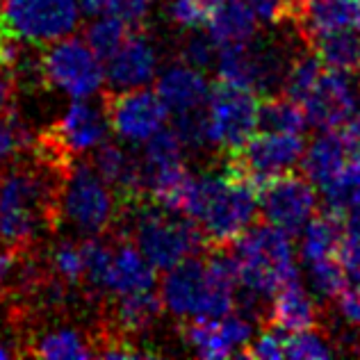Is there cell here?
<instances>
[{
    "instance_id": "1",
    "label": "cell",
    "mask_w": 360,
    "mask_h": 360,
    "mask_svg": "<svg viewBox=\"0 0 360 360\" xmlns=\"http://www.w3.org/2000/svg\"><path fill=\"white\" fill-rule=\"evenodd\" d=\"M66 176L32 155L9 169L0 183V246H30L58 229Z\"/></svg>"
},
{
    "instance_id": "2",
    "label": "cell",
    "mask_w": 360,
    "mask_h": 360,
    "mask_svg": "<svg viewBox=\"0 0 360 360\" xmlns=\"http://www.w3.org/2000/svg\"><path fill=\"white\" fill-rule=\"evenodd\" d=\"M258 205V189L226 167L194 180L183 214L198 224L207 249H224L253 226Z\"/></svg>"
},
{
    "instance_id": "3",
    "label": "cell",
    "mask_w": 360,
    "mask_h": 360,
    "mask_svg": "<svg viewBox=\"0 0 360 360\" xmlns=\"http://www.w3.org/2000/svg\"><path fill=\"white\" fill-rule=\"evenodd\" d=\"M229 249L238 260L240 285L255 297H274L297 281V264L290 235L271 224L249 226Z\"/></svg>"
},
{
    "instance_id": "4",
    "label": "cell",
    "mask_w": 360,
    "mask_h": 360,
    "mask_svg": "<svg viewBox=\"0 0 360 360\" xmlns=\"http://www.w3.org/2000/svg\"><path fill=\"white\" fill-rule=\"evenodd\" d=\"M130 212H135L132 242L155 269H172L207 246L198 224L183 212L167 210L153 201L130 207Z\"/></svg>"
},
{
    "instance_id": "5",
    "label": "cell",
    "mask_w": 360,
    "mask_h": 360,
    "mask_svg": "<svg viewBox=\"0 0 360 360\" xmlns=\"http://www.w3.org/2000/svg\"><path fill=\"white\" fill-rule=\"evenodd\" d=\"M108 130L110 121L105 110H98L84 103V98H78L62 119L41 130L39 137H34L30 155L53 169L71 174L80 155L105 144Z\"/></svg>"
},
{
    "instance_id": "6",
    "label": "cell",
    "mask_w": 360,
    "mask_h": 360,
    "mask_svg": "<svg viewBox=\"0 0 360 360\" xmlns=\"http://www.w3.org/2000/svg\"><path fill=\"white\" fill-rule=\"evenodd\" d=\"M123 205L89 160L75 162L62 192V217L80 233L103 235L115 229Z\"/></svg>"
},
{
    "instance_id": "7",
    "label": "cell",
    "mask_w": 360,
    "mask_h": 360,
    "mask_svg": "<svg viewBox=\"0 0 360 360\" xmlns=\"http://www.w3.org/2000/svg\"><path fill=\"white\" fill-rule=\"evenodd\" d=\"M78 21V0H0V32L27 46L64 39Z\"/></svg>"
},
{
    "instance_id": "8",
    "label": "cell",
    "mask_w": 360,
    "mask_h": 360,
    "mask_svg": "<svg viewBox=\"0 0 360 360\" xmlns=\"http://www.w3.org/2000/svg\"><path fill=\"white\" fill-rule=\"evenodd\" d=\"M260 126V98L249 87L217 80L207 98V137L226 155L240 150Z\"/></svg>"
},
{
    "instance_id": "9",
    "label": "cell",
    "mask_w": 360,
    "mask_h": 360,
    "mask_svg": "<svg viewBox=\"0 0 360 360\" xmlns=\"http://www.w3.org/2000/svg\"><path fill=\"white\" fill-rule=\"evenodd\" d=\"M103 60L89 49L87 41L78 37H64L53 44H46L37 75L46 87H55L73 98H89L105 80Z\"/></svg>"
},
{
    "instance_id": "10",
    "label": "cell",
    "mask_w": 360,
    "mask_h": 360,
    "mask_svg": "<svg viewBox=\"0 0 360 360\" xmlns=\"http://www.w3.org/2000/svg\"><path fill=\"white\" fill-rule=\"evenodd\" d=\"M303 153H306V144L297 132L262 130L251 135L240 150L226 155L229 160L226 167L249 180L255 189H260L271 178L292 172Z\"/></svg>"
},
{
    "instance_id": "11",
    "label": "cell",
    "mask_w": 360,
    "mask_h": 360,
    "mask_svg": "<svg viewBox=\"0 0 360 360\" xmlns=\"http://www.w3.org/2000/svg\"><path fill=\"white\" fill-rule=\"evenodd\" d=\"M264 221L297 235L317 212V187L306 174L285 172L258 189Z\"/></svg>"
},
{
    "instance_id": "12",
    "label": "cell",
    "mask_w": 360,
    "mask_h": 360,
    "mask_svg": "<svg viewBox=\"0 0 360 360\" xmlns=\"http://www.w3.org/2000/svg\"><path fill=\"white\" fill-rule=\"evenodd\" d=\"M110 128L128 141H146L165 128L169 110L158 89L135 87L108 91L103 98Z\"/></svg>"
},
{
    "instance_id": "13",
    "label": "cell",
    "mask_w": 360,
    "mask_h": 360,
    "mask_svg": "<svg viewBox=\"0 0 360 360\" xmlns=\"http://www.w3.org/2000/svg\"><path fill=\"white\" fill-rule=\"evenodd\" d=\"M180 338L207 360L242 356L253 340V324L242 312H229L224 317H187L180 324Z\"/></svg>"
},
{
    "instance_id": "14",
    "label": "cell",
    "mask_w": 360,
    "mask_h": 360,
    "mask_svg": "<svg viewBox=\"0 0 360 360\" xmlns=\"http://www.w3.org/2000/svg\"><path fill=\"white\" fill-rule=\"evenodd\" d=\"M354 73L340 69H324L315 89L301 103L310 126L319 130L345 128L356 115Z\"/></svg>"
},
{
    "instance_id": "15",
    "label": "cell",
    "mask_w": 360,
    "mask_h": 360,
    "mask_svg": "<svg viewBox=\"0 0 360 360\" xmlns=\"http://www.w3.org/2000/svg\"><path fill=\"white\" fill-rule=\"evenodd\" d=\"M360 160V135L354 130L338 128L324 130V135L312 141L303 158V174L321 192L330 189L354 162Z\"/></svg>"
},
{
    "instance_id": "16",
    "label": "cell",
    "mask_w": 360,
    "mask_h": 360,
    "mask_svg": "<svg viewBox=\"0 0 360 360\" xmlns=\"http://www.w3.org/2000/svg\"><path fill=\"white\" fill-rule=\"evenodd\" d=\"M285 21L295 23L306 44L315 37L360 25V0H285Z\"/></svg>"
},
{
    "instance_id": "17",
    "label": "cell",
    "mask_w": 360,
    "mask_h": 360,
    "mask_svg": "<svg viewBox=\"0 0 360 360\" xmlns=\"http://www.w3.org/2000/svg\"><path fill=\"white\" fill-rule=\"evenodd\" d=\"M158 71V55L144 30H132L105 66V78L115 89L144 87Z\"/></svg>"
},
{
    "instance_id": "18",
    "label": "cell",
    "mask_w": 360,
    "mask_h": 360,
    "mask_svg": "<svg viewBox=\"0 0 360 360\" xmlns=\"http://www.w3.org/2000/svg\"><path fill=\"white\" fill-rule=\"evenodd\" d=\"M267 321L269 328L283 335L303 333V330H315L319 326V310L308 292L297 281H292L274 295Z\"/></svg>"
},
{
    "instance_id": "19",
    "label": "cell",
    "mask_w": 360,
    "mask_h": 360,
    "mask_svg": "<svg viewBox=\"0 0 360 360\" xmlns=\"http://www.w3.org/2000/svg\"><path fill=\"white\" fill-rule=\"evenodd\" d=\"M155 285V267L146 260V255L139 251L135 242H130L126 235L115 246L112 255V269L108 278V292L115 297L132 295V292L153 290Z\"/></svg>"
},
{
    "instance_id": "20",
    "label": "cell",
    "mask_w": 360,
    "mask_h": 360,
    "mask_svg": "<svg viewBox=\"0 0 360 360\" xmlns=\"http://www.w3.org/2000/svg\"><path fill=\"white\" fill-rule=\"evenodd\" d=\"M165 310L162 297L153 290L144 292H132V295H119L112 303V315L110 324L115 326V333L119 338L135 340L144 330H148L155 324Z\"/></svg>"
},
{
    "instance_id": "21",
    "label": "cell",
    "mask_w": 360,
    "mask_h": 360,
    "mask_svg": "<svg viewBox=\"0 0 360 360\" xmlns=\"http://www.w3.org/2000/svg\"><path fill=\"white\" fill-rule=\"evenodd\" d=\"M158 94L162 96L167 110L172 115H185L207 105L210 98V84L203 78V73L192 66H176L167 71L158 82Z\"/></svg>"
},
{
    "instance_id": "22",
    "label": "cell",
    "mask_w": 360,
    "mask_h": 360,
    "mask_svg": "<svg viewBox=\"0 0 360 360\" xmlns=\"http://www.w3.org/2000/svg\"><path fill=\"white\" fill-rule=\"evenodd\" d=\"M260 18L244 0H221L207 21V34L212 37L217 49L240 46L253 41Z\"/></svg>"
},
{
    "instance_id": "23",
    "label": "cell",
    "mask_w": 360,
    "mask_h": 360,
    "mask_svg": "<svg viewBox=\"0 0 360 360\" xmlns=\"http://www.w3.org/2000/svg\"><path fill=\"white\" fill-rule=\"evenodd\" d=\"M345 219L324 210L315 214L303 229L301 240V258L303 262H317L324 258H335L340 251V244L345 238Z\"/></svg>"
},
{
    "instance_id": "24",
    "label": "cell",
    "mask_w": 360,
    "mask_h": 360,
    "mask_svg": "<svg viewBox=\"0 0 360 360\" xmlns=\"http://www.w3.org/2000/svg\"><path fill=\"white\" fill-rule=\"evenodd\" d=\"M308 46L328 69L360 73V25L319 34Z\"/></svg>"
},
{
    "instance_id": "25",
    "label": "cell",
    "mask_w": 360,
    "mask_h": 360,
    "mask_svg": "<svg viewBox=\"0 0 360 360\" xmlns=\"http://www.w3.org/2000/svg\"><path fill=\"white\" fill-rule=\"evenodd\" d=\"M34 137L23 123L21 115L12 105L0 115V169H12L14 165L30 158Z\"/></svg>"
},
{
    "instance_id": "26",
    "label": "cell",
    "mask_w": 360,
    "mask_h": 360,
    "mask_svg": "<svg viewBox=\"0 0 360 360\" xmlns=\"http://www.w3.org/2000/svg\"><path fill=\"white\" fill-rule=\"evenodd\" d=\"M27 354L37 358H94L96 356V347L84 338L80 330L75 328H55L44 333L34 342L32 349H27Z\"/></svg>"
},
{
    "instance_id": "27",
    "label": "cell",
    "mask_w": 360,
    "mask_h": 360,
    "mask_svg": "<svg viewBox=\"0 0 360 360\" xmlns=\"http://www.w3.org/2000/svg\"><path fill=\"white\" fill-rule=\"evenodd\" d=\"M260 126L264 130L301 135L308 126V117L299 101L290 98L288 94H276V96H267L260 101Z\"/></svg>"
},
{
    "instance_id": "28",
    "label": "cell",
    "mask_w": 360,
    "mask_h": 360,
    "mask_svg": "<svg viewBox=\"0 0 360 360\" xmlns=\"http://www.w3.org/2000/svg\"><path fill=\"white\" fill-rule=\"evenodd\" d=\"M130 32H132V27L123 21V18L108 14L87 25L84 41L89 44V49L96 53L103 62H108L112 55L121 49V44L128 39Z\"/></svg>"
},
{
    "instance_id": "29",
    "label": "cell",
    "mask_w": 360,
    "mask_h": 360,
    "mask_svg": "<svg viewBox=\"0 0 360 360\" xmlns=\"http://www.w3.org/2000/svg\"><path fill=\"white\" fill-rule=\"evenodd\" d=\"M324 62L317 55H299L290 62L285 78H283V87L290 98H295L303 103L308 98V94L315 89V84L319 82L321 73H324Z\"/></svg>"
},
{
    "instance_id": "30",
    "label": "cell",
    "mask_w": 360,
    "mask_h": 360,
    "mask_svg": "<svg viewBox=\"0 0 360 360\" xmlns=\"http://www.w3.org/2000/svg\"><path fill=\"white\" fill-rule=\"evenodd\" d=\"M183 139L176 132V128H160L153 137L146 139V148H144V162L146 172H153V169H165V167H174L183 162Z\"/></svg>"
},
{
    "instance_id": "31",
    "label": "cell",
    "mask_w": 360,
    "mask_h": 360,
    "mask_svg": "<svg viewBox=\"0 0 360 360\" xmlns=\"http://www.w3.org/2000/svg\"><path fill=\"white\" fill-rule=\"evenodd\" d=\"M82 253H84V283L91 290L108 292V278H110L115 249L101 238H89L82 242Z\"/></svg>"
},
{
    "instance_id": "32",
    "label": "cell",
    "mask_w": 360,
    "mask_h": 360,
    "mask_svg": "<svg viewBox=\"0 0 360 360\" xmlns=\"http://www.w3.org/2000/svg\"><path fill=\"white\" fill-rule=\"evenodd\" d=\"M310 283L315 295L321 299H338L349 288L347 271L342 262L338 260V255L310 262Z\"/></svg>"
},
{
    "instance_id": "33",
    "label": "cell",
    "mask_w": 360,
    "mask_h": 360,
    "mask_svg": "<svg viewBox=\"0 0 360 360\" xmlns=\"http://www.w3.org/2000/svg\"><path fill=\"white\" fill-rule=\"evenodd\" d=\"M51 269L55 276L64 281L69 288H75L84 283V253L82 244H75L71 240H64L51 253Z\"/></svg>"
},
{
    "instance_id": "34",
    "label": "cell",
    "mask_w": 360,
    "mask_h": 360,
    "mask_svg": "<svg viewBox=\"0 0 360 360\" xmlns=\"http://www.w3.org/2000/svg\"><path fill=\"white\" fill-rule=\"evenodd\" d=\"M335 356V349L315 330L285 335V358L295 360H312V358H330Z\"/></svg>"
},
{
    "instance_id": "35",
    "label": "cell",
    "mask_w": 360,
    "mask_h": 360,
    "mask_svg": "<svg viewBox=\"0 0 360 360\" xmlns=\"http://www.w3.org/2000/svg\"><path fill=\"white\" fill-rule=\"evenodd\" d=\"M214 49L217 44L212 41L210 34H201L196 32L192 34L189 39L183 44V51H180V58L187 66H192V69H198L203 71L207 66L212 64V58H214Z\"/></svg>"
},
{
    "instance_id": "36",
    "label": "cell",
    "mask_w": 360,
    "mask_h": 360,
    "mask_svg": "<svg viewBox=\"0 0 360 360\" xmlns=\"http://www.w3.org/2000/svg\"><path fill=\"white\" fill-rule=\"evenodd\" d=\"M285 356V335L278 330H264L251 345L242 352V358H258V360H269V358H283Z\"/></svg>"
},
{
    "instance_id": "37",
    "label": "cell",
    "mask_w": 360,
    "mask_h": 360,
    "mask_svg": "<svg viewBox=\"0 0 360 360\" xmlns=\"http://www.w3.org/2000/svg\"><path fill=\"white\" fill-rule=\"evenodd\" d=\"M25 251L27 246H3L0 249V295H5L9 288H16Z\"/></svg>"
},
{
    "instance_id": "38",
    "label": "cell",
    "mask_w": 360,
    "mask_h": 360,
    "mask_svg": "<svg viewBox=\"0 0 360 360\" xmlns=\"http://www.w3.org/2000/svg\"><path fill=\"white\" fill-rule=\"evenodd\" d=\"M148 12H150V0H115L108 14L123 18L132 30H144Z\"/></svg>"
},
{
    "instance_id": "39",
    "label": "cell",
    "mask_w": 360,
    "mask_h": 360,
    "mask_svg": "<svg viewBox=\"0 0 360 360\" xmlns=\"http://www.w3.org/2000/svg\"><path fill=\"white\" fill-rule=\"evenodd\" d=\"M262 23L285 21V0H244Z\"/></svg>"
},
{
    "instance_id": "40",
    "label": "cell",
    "mask_w": 360,
    "mask_h": 360,
    "mask_svg": "<svg viewBox=\"0 0 360 360\" xmlns=\"http://www.w3.org/2000/svg\"><path fill=\"white\" fill-rule=\"evenodd\" d=\"M338 299L342 315L354 324H360V285H349Z\"/></svg>"
},
{
    "instance_id": "41",
    "label": "cell",
    "mask_w": 360,
    "mask_h": 360,
    "mask_svg": "<svg viewBox=\"0 0 360 360\" xmlns=\"http://www.w3.org/2000/svg\"><path fill=\"white\" fill-rule=\"evenodd\" d=\"M14 89H16L14 75L0 71V115L14 105Z\"/></svg>"
},
{
    "instance_id": "42",
    "label": "cell",
    "mask_w": 360,
    "mask_h": 360,
    "mask_svg": "<svg viewBox=\"0 0 360 360\" xmlns=\"http://www.w3.org/2000/svg\"><path fill=\"white\" fill-rule=\"evenodd\" d=\"M80 3V9L84 14L89 16H96V14H103V12H110V7L115 0H78Z\"/></svg>"
},
{
    "instance_id": "43",
    "label": "cell",
    "mask_w": 360,
    "mask_h": 360,
    "mask_svg": "<svg viewBox=\"0 0 360 360\" xmlns=\"http://www.w3.org/2000/svg\"><path fill=\"white\" fill-rule=\"evenodd\" d=\"M9 356H12V349H9V347L3 342V340H0V358H9Z\"/></svg>"
}]
</instances>
